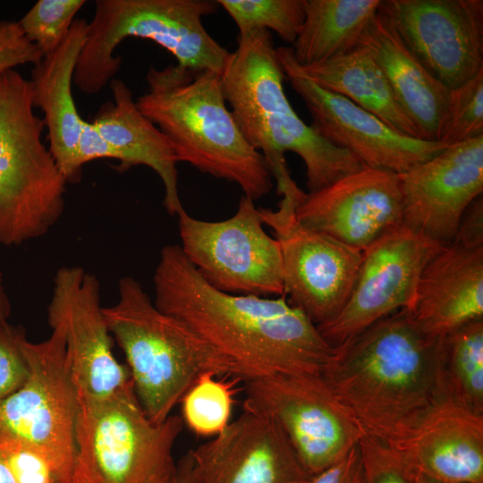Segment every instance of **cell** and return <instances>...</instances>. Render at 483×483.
Instances as JSON below:
<instances>
[{
  "mask_svg": "<svg viewBox=\"0 0 483 483\" xmlns=\"http://www.w3.org/2000/svg\"><path fill=\"white\" fill-rule=\"evenodd\" d=\"M154 303L233 362L243 382L278 374H321L333 353L317 326L278 297L230 294L208 284L180 245L160 252Z\"/></svg>",
  "mask_w": 483,
  "mask_h": 483,
  "instance_id": "cell-1",
  "label": "cell"
},
{
  "mask_svg": "<svg viewBox=\"0 0 483 483\" xmlns=\"http://www.w3.org/2000/svg\"><path fill=\"white\" fill-rule=\"evenodd\" d=\"M333 349L320 375L365 434L390 447L449 396L445 337L426 333L407 309Z\"/></svg>",
  "mask_w": 483,
  "mask_h": 483,
  "instance_id": "cell-2",
  "label": "cell"
},
{
  "mask_svg": "<svg viewBox=\"0 0 483 483\" xmlns=\"http://www.w3.org/2000/svg\"><path fill=\"white\" fill-rule=\"evenodd\" d=\"M226 103L246 140L265 158L281 195L297 183L285 153L298 155L306 168L308 193L366 167L355 156L320 137L292 107L272 34H239L220 74Z\"/></svg>",
  "mask_w": 483,
  "mask_h": 483,
  "instance_id": "cell-3",
  "label": "cell"
},
{
  "mask_svg": "<svg viewBox=\"0 0 483 483\" xmlns=\"http://www.w3.org/2000/svg\"><path fill=\"white\" fill-rule=\"evenodd\" d=\"M146 80L136 105L170 141L178 162L236 183L253 200L271 191L269 167L227 107L219 73L170 64L150 67Z\"/></svg>",
  "mask_w": 483,
  "mask_h": 483,
  "instance_id": "cell-4",
  "label": "cell"
},
{
  "mask_svg": "<svg viewBox=\"0 0 483 483\" xmlns=\"http://www.w3.org/2000/svg\"><path fill=\"white\" fill-rule=\"evenodd\" d=\"M119 299L103 314L123 350L136 397L155 423L166 419L204 372L239 378V369L177 318L162 312L131 276L118 283Z\"/></svg>",
  "mask_w": 483,
  "mask_h": 483,
  "instance_id": "cell-5",
  "label": "cell"
},
{
  "mask_svg": "<svg viewBox=\"0 0 483 483\" xmlns=\"http://www.w3.org/2000/svg\"><path fill=\"white\" fill-rule=\"evenodd\" d=\"M217 5L208 0H97L73 84L86 94L99 92L120 70L122 58L114 54L130 37L156 42L181 67L221 74L230 52L202 23Z\"/></svg>",
  "mask_w": 483,
  "mask_h": 483,
  "instance_id": "cell-6",
  "label": "cell"
},
{
  "mask_svg": "<svg viewBox=\"0 0 483 483\" xmlns=\"http://www.w3.org/2000/svg\"><path fill=\"white\" fill-rule=\"evenodd\" d=\"M30 80L17 70L0 77V243L42 236L64 208L65 184L43 142Z\"/></svg>",
  "mask_w": 483,
  "mask_h": 483,
  "instance_id": "cell-7",
  "label": "cell"
},
{
  "mask_svg": "<svg viewBox=\"0 0 483 483\" xmlns=\"http://www.w3.org/2000/svg\"><path fill=\"white\" fill-rule=\"evenodd\" d=\"M181 417L148 419L132 384L97 402H78L72 483H172Z\"/></svg>",
  "mask_w": 483,
  "mask_h": 483,
  "instance_id": "cell-8",
  "label": "cell"
},
{
  "mask_svg": "<svg viewBox=\"0 0 483 483\" xmlns=\"http://www.w3.org/2000/svg\"><path fill=\"white\" fill-rule=\"evenodd\" d=\"M40 343L22 333L20 346L29 373L23 384L0 402V440L27 444L55 465L65 483L72 482L78 398L66 359L62 330Z\"/></svg>",
  "mask_w": 483,
  "mask_h": 483,
  "instance_id": "cell-9",
  "label": "cell"
},
{
  "mask_svg": "<svg viewBox=\"0 0 483 483\" xmlns=\"http://www.w3.org/2000/svg\"><path fill=\"white\" fill-rule=\"evenodd\" d=\"M244 383L243 410L274 420L312 477L366 435L320 374H278Z\"/></svg>",
  "mask_w": 483,
  "mask_h": 483,
  "instance_id": "cell-10",
  "label": "cell"
},
{
  "mask_svg": "<svg viewBox=\"0 0 483 483\" xmlns=\"http://www.w3.org/2000/svg\"><path fill=\"white\" fill-rule=\"evenodd\" d=\"M255 200L242 195L231 217L216 222L178 216L180 245L202 278L230 294L278 297L284 273L278 242L264 230Z\"/></svg>",
  "mask_w": 483,
  "mask_h": 483,
  "instance_id": "cell-11",
  "label": "cell"
},
{
  "mask_svg": "<svg viewBox=\"0 0 483 483\" xmlns=\"http://www.w3.org/2000/svg\"><path fill=\"white\" fill-rule=\"evenodd\" d=\"M305 194L299 186L287 190L276 209L258 208V213L279 243L284 294L319 326L335 318L347 301L362 251L301 225L296 207Z\"/></svg>",
  "mask_w": 483,
  "mask_h": 483,
  "instance_id": "cell-12",
  "label": "cell"
},
{
  "mask_svg": "<svg viewBox=\"0 0 483 483\" xmlns=\"http://www.w3.org/2000/svg\"><path fill=\"white\" fill-rule=\"evenodd\" d=\"M443 246L402 225L366 248L344 306L317 326L325 341L338 347L394 312L409 309L425 265Z\"/></svg>",
  "mask_w": 483,
  "mask_h": 483,
  "instance_id": "cell-13",
  "label": "cell"
},
{
  "mask_svg": "<svg viewBox=\"0 0 483 483\" xmlns=\"http://www.w3.org/2000/svg\"><path fill=\"white\" fill-rule=\"evenodd\" d=\"M47 320L51 327H58L64 334L78 402L102 401L132 384L128 367L113 353L96 275L75 266L59 268L54 277Z\"/></svg>",
  "mask_w": 483,
  "mask_h": 483,
  "instance_id": "cell-14",
  "label": "cell"
},
{
  "mask_svg": "<svg viewBox=\"0 0 483 483\" xmlns=\"http://www.w3.org/2000/svg\"><path fill=\"white\" fill-rule=\"evenodd\" d=\"M379 13L407 49L448 89L483 70L482 0H381Z\"/></svg>",
  "mask_w": 483,
  "mask_h": 483,
  "instance_id": "cell-15",
  "label": "cell"
},
{
  "mask_svg": "<svg viewBox=\"0 0 483 483\" xmlns=\"http://www.w3.org/2000/svg\"><path fill=\"white\" fill-rule=\"evenodd\" d=\"M428 334L444 338L483 319V201L465 211L455 238L425 265L408 309Z\"/></svg>",
  "mask_w": 483,
  "mask_h": 483,
  "instance_id": "cell-16",
  "label": "cell"
},
{
  "mask_svg": "<svg viewBox=\"0 0 483 483\" xmlns=\"http://www.w3.org/2000/svg\"><path fill=\"white\" fill-rule=\"evenodd\" d=\"M403 225L445 245L483 191V135L447 146L399 174Z\"/></svg>",
  "mask_w": 483,
  "mask_h": 483,
  "instance_id": "cell-17",
  "label": "cell"
},
{
  "mask_svg": "<svg viewBox=\"0 0 483 483\" xmlns=\"http://www.w3.org/2000/svg\"><path fill=\"white\" fill-rule=\"evenodd\" d=\"M282 69L304 101L313 130L326 141L352 153L366 167L401 174L447 147L441 141L402 134L344 97Z\"/></svg>",
  "mask_w": 483,
  "mask_h": 483,
  "instance_id": "cell-18",
  "label": "cell"
},
{
  "mask_svg": "<svg viewBox=\"0 0 483 483\" xmlns=\"http://www.w3.org/2000/svg\"><path fill=\"white\" fill-rule=\"evenodd\" d=\"M296 216L309 229L363 251L403 225L399 174L364 167L306 193Z\"/></svg>",
  "mask_w": 483,
  "mask_h": 483,
  "instance_id": "cell-19",
  "label": "cell"
},
{
  "mask_svg": "<svg viewBox=\"0 0 483 483\" xmlns=\"http://www.w3.org/2000/svg\"><path fill=\"white\" fill-rule=\"evenodd\" d=\"M189 452L192 483H309L312 479L279 426L250 411Z\"/></svg>",
  "mask_w": 483,
  "mask_h": 483,
  "instance_id": "cell-20",
  "label": "cell"
},
{
  "mask_svg": "<svg viewBox=\"0 0 483 483\" xmlns=\"http://www.w3.org/2000/svg\"><path fill=\"white\" fill-rule=\"evenodd\" d=\"M390 448L411 471L438 482L483 483V415L450 396Z\"/></svg>",
  "mask_w": 483,
  "mask_h": 483,
  "instance_id": "cell-21",
  "label": "cell"
},
{
  "mask_svg": "<svg viewBox=\"0 0 483 483\" xmlns=\"http://www.w3.org/2000/svg\"><path fill=\"white\" fill-rule=\"evenodd\" d=\"M87 30V20L75 19L60 47L33 64L30 80L33 106L44 114L48 149L66 182L73 183L82 174L77 150L85 120L77 110L72 89Z\"/></svg>",
  "mask_w": 483,
  "mask_h": 483,
  "instance_id": "cell-22",
  "label": "cell"
},
{
  "mask_svg": "<svg viewBox=\"0 0 483 483\" xmlns=\"http://www.w3.org/2000/svg\"><path fill=\"white\" fill-rule=\"evenodd\" d=\"M361 46L369 50L399 104L425 140L440 141L449 122L451 89L416 59L379 11Z\"/></svg>",
  "mask_w": 483,
  "mask_h": 483,
  "instance_id": "cell-23",
  "label": "cell"
},
{
  "mask_svg": "<svg viewBox=\"0 0 483 483\" xmlns=\"http://www.w3.org/2000/svg\"><path fill=\"white\" fill-rule=\"evenodd\" d=\"M113 101L104 103L91 122L113 148L118 169L146 165L159 176L165 189L164 206L172 215L182 207L178 188L177 159L170 141L138 108L132 92L121 80L109 82Z\"/></svg>",
  "mask_w": 483,
  "mask_h": 483,
  "instance_id": "cell-24",
  "label": "cell"
},
{
  "mask_svg": "<svg viewBox=\"0 0 483 483\" xmlns=\"http://www.w3.org/2000/svg\"><path fill=\"white\" fill-rule=\"evenodd\" d=\"M276 56L282 68L344 97L400 133L425 140L399 104L384 72L364 46L343 55L304 66L294 61L291 47H277Z\"/></svg>",
  "mask_w": 483,
  "mask_h": 483,
  "instance_id": "cell-25",
  "label": "cell"
},
{
  "mask_svg": "<svg viewBox=\"0 0 483 483\" xmlns=\"http://www.w3.org/2000/svg\"><path fill=\"white\" fill-rule=\"evenodd\" d=\"M381 0H305V19L291 47L294 61L310 65L361 46Z\"/></svg>",
  "mask_w": 483,
  "mask_h": 483,
  "instance_id": "cell-26",
  "label": "cell"
},
{
  "mask_svg": "<svg viewBox=\"0 0 483 483\" xmlns=\"http://www.w3.org/2000/svg\"><path fill=\"white\" fill-rule=\"evenodd\" d=\"M444 374L448 395L483 415V319L445 337Z\"/></svg>",
  "mask_w": 483,
  "mask_h": 483,
  "instance_id": "cell-27",
  "label": "cell"
},
{
  "mask_svg": "<svg viewBox=\"0 0 483 483\" xmlns=\"http://www.w3.org/2000/svg\"><path fill=\"white\" fill-rule=\"evenodd\" d=\"M241 380L202 373L186 391L180 403L183 425L199 436H215L230 423L236 385Z\"/></svg>",
  "mask_w": 483,
  "mask_h": 483,
  "instance_id": "cell-28",
  "label": "cell"
},
{
  "mask_svg": "<svg viewBox=\"0 0 483 483\" xmlns=\"http://www.w3.org/2000/svg\"><path fill=\"white\" fill-rule=\"evenodd\" d=\"M238 27L239 34L255 30L275 32L293 44L305 19V0H217Z\"/></svg>",
  "mask_w": 483,
  "mask_h": 483,
  "instance_id": "cell-29",
  "label": "cell"
},
{
  "mask_svg": "<svg viewBox=\"0 0 483 483\" xmlns=\"http://www.w3.org/2000/svg\"><path fill=\"white\" fill-rule=\"evenodd\" d=\"M84 0H38L18 21L25 37L46 55L67 37Z\"/></svg>",
  "mask_w": 483,
  "mask_h": 483,
  "instance_id": "cell-30",
  "label": "cell"
},
{
  "mask_svg": "<svg viewBox=\"0 0 483 483\" xmlns=\"http://www.w3.org/2000/svg\"><path fill=\"white\" fill-rule=\"evenodd\" d=\"M483 135V70L451 89L449 122L440 140L446 146Z\"/></svg>",
  "mask_w": 483,
  "mask_h": 483,
  "instance_id": "cell-31",
  "label": "cell"
},
{
  "mask_svg": "<svg viewBox=\"0 0 483 483\" xmlns=\"http://www.w3.org/2000/svg\"><path fill=\"white\" fill-rule=\"evenodd\" d=\"M0 452L17 483H65L51 461L27 444L1 439Z\"/></svg>",
  "mask_w": 483,
  "mask_h": 483,
  "instance_id": "cell-32",
  "label": "cell"
},
{
  "mask_svg": "<svg viewBox=\"0 0 483 483\" xmlns=\"http://www.w3.org/2000/svg\"><path fill=\"white\" fill-rule=\"evenodd\" d=\"M359 447L364 483H413L411 471L387 445L364 435Z\"/></svg>",
  "mask_w": 483,
  "mask_h": 483,
  "instance_id": "cell-33",
  "label": "cell"
},
{
  "mask_svg": "<svg viewBox=\"0 0 483 483\" xmlns=\"http://www.w3.org/2000/svg\"><path fill=\"white\" fill-rule=\"evenodd\" d=\"M21 334L6 321L0 324V402L17 390L29 373L20 346Z\"/></svg>",
  "mask_w": 483,
  "mask_h": 483,
  "instance_id": "cell-34",
  "label": "cell"
},
{
  "mask_svg": "<svg viewBox=\"0 0 483 483\" xmlns=\"http://www.w3.org/2000/svg\"><path fill=\"white\" fill-rule=\"evenodd\" d=\"M43 57L24 35L18 21L0 20V77L17 66L35 64Z\"/></svg>",
  "mask_w": 483,
  "mask_h": 483,
  "instance_id": "cell-35",
  "label": "cell"
},
{
  "mask_svg": "<svg viewBox=\"0 0 483 483\" xmlns=\"http://www.w3.org/2000/svg\"><path fill=\"white\" fill-rule=\"evenodd\" d=\"M309 483H364L359 444L337 462L312 477Z\"/></svg>",
  "mask_w": 483,
  "mask_h": 483,
  "instance_id": "cell-36",
  "label": "cell"
},
{
  "mask_svg": "<svg viewBox=\"0 0 483 483\" xmlns=\"http://www.w3.org/2000/svg\"><path fill=\"white\" fill-rule=\"evenodd\" d=\"M99 158L116 159L113 148L101 137L91 122L85 121L79 140L77 164L80 169L90 161Z\"/></svg>",
  "mask_w": 483,
  "mask_h": 483,
  "instance_id": "cell-37",
  "label": "cell"
},
{
  "mask_svg": "<svg viewBox=\"0 0 483 483\" xmlns=\"http://www.w3.org/2000/svg\"><path fill=\"white\" fill-rule=\"evenodd\" d=\"M172 483H192L189 451L177 462L176 471Z\"/></svg>",
  "mask_w": 483,
  "mask_h": 483,
  "instance_id": "cell-38",
  "label": "cell"
},
{
  "mask_svg": "<svg viewBox=\"0 0 483 483\" xmlns=\"http://www.w3.org/2000/svg\"><path fill=\"white\" fill-rule=\"evenodd\" d=\"M0 483H17L6 461L0 452Z\"/></svg>",
  "mask_w": 483,
  "mask_h": 483,
  "instance_id": "cell-39",
  "label": "cell"
},
{
  "mask_svg": "<svg viewBox=\"0 0 483 483\" xmlns=\"http://www.w3.org/2000/svg\"><path fill=\"white\" fill-rule=\"evenodd\" d=\"M9 314V303L5 296L2 280L0 277V324L6 321Z\"/></svg>",
  "mask_w": 483,
  "mask_h": 483,
  "instance_id": "cell-40",
  "label": "cell"
},
{
  "mask_svg": "<svg viewBox=\"0 0 483 483\" xmlns=\"http://www.w3.org/2000/svg\"><path fill=\"white\" fill-rule=\"evenodd\" d=\"M412 481L413 483H441L436 480H434L423 474L418 472H412Z\"/></svg>",
  "mask_w": 483,
  "mask_h": 483,
  "instance_id": "cell-41",
  "label": "cell"
}]
</instances>
